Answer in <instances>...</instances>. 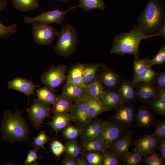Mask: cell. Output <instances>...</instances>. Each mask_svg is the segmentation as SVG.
Returning a JSON list of instances; mask_svg holds the SVG:
<instances>
[{"label": "cell", "mask_w": 165, "mask_h": 165, "mask_svg": "<svg viewBox=\"0 0 165 165\" xmlns=\"http://www.w3.org/2000/svg\"><path fill=\"white\" fill-rule=\"evenodd\" d=\"M105 89L97 75L87 85L85 94L89 97L101 103Z\"/></svg>", "instance_id": "obj_23"}, {"label": "cell", "mask_w": 165, "mask_h": 165, "mask_svg": "<svg viewBox=\"0 0 165 165\" xmlns=\"http://www.w3.org/2000/svg\"><path fill=\"white\" fill-rule=\"evenodd\" d=\"M17 31V26L16 23H14L7 27L3 24L0 21V38H8L11 35L15 34Z\"/></svg>", "instance_id": "obj_41"}, {"label": "cell", "mask_w": 165, "mask_h": 165, "mask_svg": "<svg viewBox=\"0 0 165 165\" xmlns=\"http://www.w3.org/2000/svg\"><path fill=\"white\" fill-rule=\"evenodd\" d=\"M101 103L107 111L115 110L123 103L117 89L105 90Z\"/></svg>", "instance_id": "obj_20"}, {"label": "cell", "mask_w": 165, "mask_h": 165, "mask_svg": "<svg viewBox=\"0 0 165 165\" xmlns=\"http://www.w3.org/2000/svg\"><path fill=\"white\" fill-rule=\"evenodd\" d=\"M159 145H158V148L159 150L161 159L163 161L165 160V139L160 140L159 142Z\"/></svg>", "instance_id": "obj_48"}, {"label": "cell", "mask_w": 165, "mask_h": 165, "mask_svg": "<svg viewBox=\"0 0 165 165\" xmlns=\"http://www.w3.org/2000/svg\"><path fill=\"white\" fill-rule=\"evenodd\" d=\"M90 98L85 94L75 102L70 113L74 121L80 127L87 123V113L89 104Z\"/></svg>", "instance_id": "obj_12"}, {"label": "cell", "mask_w": 165, "mask_h": 165, "mask_svg": "<svg viewBox=\"0 0 165 165\" xmlns=\"http://www.w3.org/2000/svg\"><path fill=\"white\" fill-rule=\"evenodd\" d=\"M39 0H12L11 3L17 10L27 12L38 8Z\"/></svg>", "instance_id": "obj_30"}, {"label": "cell", "mask_w": 165, "mask_h": 165, "mask_svg": "<svg viewBox=\"0 0 165 165\" xmlns=\"http://www.w3.org/2000/svg\"><path fill=\"white\" fill-rule=\"evenodd\" d=\"M83 64L77 63L69 69L67 75L66 83L86 88V85L82 81V72Z\"/></svg>", "instance_id": "obj_22"}, {"label": "cell", "mask_w": 165, "mask_h": 165, "mask_svg": "<svg viewBox=\"0 0 165 165\" xmlns=\"http://www.w3.org/2000/svg\"><path fill=\"white\" fill-rule=\"evenodd\" d=\"M81 145L82 150L86 151H97L103 153L108 149L104 143L98 138L83 141Z\"/></svg>", "instance_id": "obj_29"}, {"label": "cell", "mask_w": 165, "mask_h": 165, "mask_svg": "<svg viewBox=\"0 0 165 165\" xmlns=\"http://www.w3.org/2000/svg\"><path fill=\"white\" fill-rule=\"evenodd\" d=\"M58 0L60 2H66L69 0Z\"/></svg>", "instance_id": "obj_53"}, {"label": "cell", "mask_w": 165, "mask_h": 165, "mask_svg": "<svg viewBox=\"0 0 165 165\" xmlns=\"http://www.w3.org/2000/svg\"><path fill=\"white\" fill-rule=\"evenodd\" d=\"M89 98L87 116V123L93 120L101 113L107 111L101 103Z\"/></svg>", "instance_id": "obj_28"}, {"label": "cell", "mask_w": 165, "mask_h": 165, "mask_svg": "<svg viewBox=\"0 0 165 165\" xmlns=\"http://www.w3.org/2000/svg\"><path fill=\"white\" fill-rule=\"evenodd\" d=\"M80 128L69 124L62 130L64 138L67 140H73L75 139L80 135Z\"/></svg>", "instance_id": "obj_37"}, {"label": "cell", "mask_w": 165, "mask_h": 165, "mask_svg": "<svg viewBox=\"0 0 165 165\" xmlns=\"http://www.w3.org/2000/svg\"><path fill=\"white\" fill-rule=\"evenodd\" d=\"M40 85L35 84L31 81L21 78H16L9 82L8 88L9 90H14L27 95L28 98L35 93V89Z\"/></svg>", "instance_id": "obj_17"}, {"label": "cell", "mask_w": 165, "mask_h": 165, "mask_svg": "<svg viewBox=\"0 0 165 165\" xmlns=\"http://www.w3.org/2000/svg\"><path fill=\"white\" fill-rule=\"evenodd\" d=\"M156 124L155 130L151 135L159 140L165 139V120H161Z\"/></svg>", "instance_id": "obj_45"}, {"label": "cell", "mask_w": 165, "mask_h": 165, "mask_svg": "<svg viewBox=\"0 0 165 165\" xmlns=\"http://www.w3.org/2000/svg\"><path fill=\"white\" fill-rule=\"evenodd\" d=\"M67 66L61 63L57 67L51 66L40 76L41 81L45 86L54 92L55 89L66 81Z\"/></svg>", "instance_id": "obj_5"}, {"label": "cell", "mask_w": 165, "mask_h": 165, "mask_svg": "<svg viewBox=\"0 0 165 165\" xmlns=\"http://www.w3.org/2000/svg\"><path fill=\"white\" fill-rule=\"evenodd\" d=\"M165 63V45L161 47L155 56L152 59H149L147 65L152 67L156 64H163Z\"/></svg>", "instance_id": "obj_40"}, {"label": "cell", "mask_w": 165, "mask_h": 165, "mask_svg": "<svg viewBox=\"0 0 165 165\" xmlns=\"http://www.w3.org/2000/svg\"><path fill=\"white\" fill-rule=\"evenodd\" d=\"M143 161L147 165H164V161H163L159 155L153 152L146 157Z\"/></svg>", "instance_id": "obj_44"}, {"label": "cell", "mask_w": 165, "mask_h": 165, "mask_svg": "<svg viewBox=\"0 0 165 165\" xmlns=\"http://www.w3.org/2000/svg\"><path fill=\"white\" fill-rule=\"evenodd\" d=\"M78 33L72 25L64 26L58 32L57 42L54 50L59 55L68 57L76 50L79 42Z\"/></svg>", "instance_id": "obj_4"}, {"label": "cell", "mask_w": 165, "mask_h": 165, "mask_svg": "<svg viewBox=\"0 0 165 165\" xmlns=\"http://www.w3.org/2000/svg\"><path fill=\"white\" fill-rule=\"evenodd\" d=\"M53 105L52 111L54 115L70 113L74 105L72 101L61 94L57 96L55 102Z\"/></svg>", "instance_id": "obj_25"}, {"label": "cell", "mask_w": 165, "mask_h": 165, "mask_svg": "<svg viewBox=\"0 0 165 165\" xmlns=\"http://www.w3.org/2000/svg\"><path fill=\"white\" fill-rule=\"evenodd\" d=\"M127 128L110 122H103L98 138L101 140L109 150L114 143L126 131Z\"/></svg>", "instance_id": "obj_10"}, {"label": "cell", "mask_w": 165, "mask_h": 165, "mask_svg": "<svg viewBox=\"0 0 165 165\" xmlns=\"http://www.w3.org/2000/svg\"><path fill=\"white\" fill-rule=\"evenodd\" d=\"M115 110L111 121L117 125L127 128L134 121L136 112L131 103H123Z\"/></svg>", "instance_id": "obj_9"}, {"label": "cell", "mask_w": 165, "mask_h": 165, "mask_svg": "<svg viewBox=\"0 0 165 165\" xmlns=\"http://www.w3.org/2000/svg\"><path fill=\"white\" fill-rule=\"evenodd\" d=\"M148 103L152 111L165 117V90H159L157 95Z\"/></svg>", "instance_id": "obj_26"}, {"label": "cell", "mask_w": 165, "mask_h": 165, "mask_svg": "<svg viewBox=\"0 0 165 165\" xmlns=\"http://www.w3.org/2000/svg\"><path fill=\"white\" fill-rule=\"evenodd\" d=\"M36 95L38 98L44 103L53 105L55 102L57 97L49 88L45 86L39 88L36 90Z\"/></svg>", "instance_id": "obj_31"}, {"label": "cell", "mask_w": 165, "mask_h": 165, "mask_svg": "<svg viewBox=\"0 0 165 165\" xmlns=\"http://www.w3.org/2000/svg\"><path fill=\"white\" fill-rule=\"evenodd\" d=\"M63 165H77L75 159L68 156L66 155L61 161Z\"/></svg>", "instance_id": "obj_49"}, {"label": "cell", "mask_w": 165, "mask_h": 165, "mask_svg": "<svg viewBox=\"0 0 165 165\" xmlns=\"http://www.w3.org/2000/svg\"><path fill=\"white\" fill-rule=\"evenodd\" d=\"M148 57L141 59L138 55H134L133 60V74L132 82H134L139 75L143 72L148 66Z\"/></svg>", "instance_id": "obj_33"}, {"label": "cell", "mask_w": 165, "mask_h": 165, "mask_svg": "<svg viewBox=\"0 0 165 165\" xmlns=\"http://www.w3.org/2000/svg\"><path fill=\"white\" fill-rule=\"evenodd\" d=\"M97 75L105 90L117 89L122 79L120 75L104 65L99 69Z\"/></svg>", "instance_id": "obj_11"}, {"label": "cell", "mask_w": 165, "mask_h": 165, "mask_svg": "<svg viewBox=\"0 0 165 165\" xmlns=\"http://www.w3.org/2000/svg\"><path fill=\"white\" fill-rule=\"evenodd\" d=\"M52 107L38 98L34 99L31 106L27 110L30 123L36 129L41 127L45 119L51 114Z\"/></svg>", "instance_id": "obj_6"}, {"label": "cell", "mask_w": 165, "mask_h": 165, "mask_svg": "<svg viewBox=\"0 0 165 165\" xmlns=\"http://www.w3.org/2000/svg\"><path fill=\"white\" fill-rule=\"evenodd\" d=\"M135 121L138 128L149 129L156 124V121L150 108L145 105L138 107L136 112Z\"/></svg>", "instance_id": "obj_14"}, {"label": "cell", "mask_w": 165, "mask_h": 165, "mask_svg": "<svg viewBox=\"0 0 165 165\" xmlns=\"http://www.w3.org/2000/svg\"><path fill=\"white\" fill-rule=\"evenodd\" d=\"M64 146L66 155L68 157L75 160L81 153V145L75 140L68 141Z\"/></svg>", "instance_id": "obj_34"}, {"label": "cell", "mask_w": 165, "mask_h": 165, "mask_svg": "<svg viewBox=\"0 0 165 165\" xmlns=\"http://www.w3.org/2000/svg\"><path fill=\"white\" fill-rule=\"evenodd\" d=\"M79 4L78 7L80 8L86 12L89 11L92 9H98L104 11L106 5L103 0H79Z\"/></svg>", "instance_id": "obj_32"}, {"label": "cell", "mask_w": 165, "mask_h": 165, "mask_svg": "<svg viewBox=\"0 0 165 165\" xmlns=\"http://www.w3.org/2000/svg\"><path fill=\"white\" fill-rule=\"evenodd\" d=\"M86 88L66 83L62 88L61 94L72 102H75L85 93Z\"/></svg>", "instance_id": "obj_24"}, {"label": "cell", "mask_w": 165, "mask_h": 165, "mask_svg": "<svg viewBox=\"0 0 165 165\" xmlns=\"http://www.w3.org/2000/svg\"><path fill=\"white\" fill-rule=\"evenodd\" d=\"M143 157L138 152L128 151L123 157L122 161L125 165H138L143 161Z\"/></svg>", "instance_id": "obj_36"}, {"label": "cell", "mask_w": 165, "mask_h": 165, "mask_svg": "<svg viewBox=\"0 0 165 165\" xmlns=\"http://www.w3.org/2000/svg\"><path fill=\"white\" fill-rule=\"evenodd\" d=\"M159 140L151 135L148 134L134 140L133 151L145 157L155 152L158 148Z\"/></svg>", "instance_id": "obj_13"}, {"label": "cell", "mask_w": 165, "mask_h": 165, "mask_svg": "<svg viewBox=\"0 0 165 165\" xmlns=\"http://www.w3.org/2000/svg\"><path fill=\"white\" fill-rule=\"evenodd\" d=\"M38 149L37 148H35L29 151L26 159L23 163L24 165L38 164L36 160L41 157L38 156L37 155Z\"/></svg>", "instance_id": "obj_47"}, {"label": "cell", "mask_w": 165, "mask_h": 165, "mask_svg": "<svg viewBox=\"0 0 165 165\" xmlns=\"http://www.w3.org/2000/svg\"><path fill=\"white\" fill-rule=\"evenodd\" d=\"M52 119V121L46 124L51 126L56 134L70 124L72 121H74L73 117L70 113L54 115Z\"/></svg>", "instance_id": "obj_21"}, {"label": "cell", "mask_w": 165, "mask_h": 165, "mask_svg": "<svg viewBox=\"0 0 165 165\" xmlns=\"http://www.w3.org/2000/svg\"><path fill=\"white\" fill-rule=\"evenodd\" d=\"M137 99L143 103L149 102L158 93V90L151 82H140L136 84Z\"/></svg>", "instance_id": "obj_16"}, {"label": "cell", "mask_w": 165, "mask_h": 165, "mask_svg": "<svg viewBox=\"0 0 165 165\" xmlns=\"http://www.w3.org/2000/svg\"><path fill=\"white\" fill-rule=\"evenodd\" d=\"M137 28L146 35L158 33L165 23L164 0H149L137 18Z\"/></svg>", "instance_id": "obj_1"}, {"label": "cell", "mask_w": 165, "mask_h": 165, "mask_svg": "<svg viewBox=\"0 0 165 165\" xmlns=\"http://www.w3.org/2000/svg\"><path fill=\"white\" fill-rule=\"evenodd\" d=\"M49 141H50L49 136L43 130H42L37 137L33 138V141L31 144L35 148H42L45 149L44 145Z\"/></svg>", "instance_id": "obj_39"}, {"label": "cell", "mask_w": 165, "mask_h": 165, "mask_svg": "<svg viewBox=\"0 0 165 165\" xmlns=\"http://www.w3.org/2000/svg\"><path fill=\"white\" fill-rule=\"evenodd\" d=\"M135 87L132 81L121 79L117 90L123 103H131L137 99Z\"/></svg>", "instance_id": "obj_19"}, {"label": "cell", "mask_w": 165, "mask_h": 165, "mask_svg": "<svg viewBox=\"0 0 165 165\" xmlns=\"http://www.w3.org/2000/svg\"><path fill=\"white\" fill-rule=\"evenodd\" d=\"M132 141L133 132L126 131L114 143L109 150L119 160L122 161L123 157L129 151Z\"/></svg>", "instance_id": "obj_15"}, {"label": "cell", "mask_w": 165, "mask_h": 165, "mask_svg": "<svg viewBox=\"0 0 165 165\" xmlns=\"http://www.w3.org/2000/svg\"><path fill=\"white\" fill-rule=\"evenodd\" d=\"M103 122L98 119L92 120L81 127L79 135L83 141L98 138L101 131Z\"/></svg>", "instance_id": "obj_18"}, {"label": "cell", "mask_w": 165, "mask_h": 165, "mask_svg": "<svg viewBox=\"0 0 165 165\" xmlns=\"http://www.w3.org/2000/svg\"><path fill=\"white\" fill-rule=\"evenodd\" d=\"M104 64L102 63L84 64L82 72V81L86 85L92 81L99 70Z\"/></svg>", "instance_id": "obj_27"}, {"label": "cell", "mask_w": 165, "mask_h": 165, "mask_svg": "<svg viewBox=\"0 0 165 165\" xmlns=\"http://www.w3.org/2000/svg\"><path fill=\"white\" fill-rule=\"evenodd\" d=\"M151 83L158 90H165V71L156 72Z\"/></svg>", "instance_id": "obj_42"}, {"label": "cell", "mask_w": 165, "mask_h": 165, "mask_svg": "<svg viewBox=\"0 0 165 165\" xmlns=\"http://www.w3.org/2000/svg\"><path fill=\"white\" fill-rule=\"evenodd\" d=\"M77 7V6L72 7L64 11H61L57 8L53 10L43 12L35 17L24 16L23 19L24 22L28 24L37 23L47 24H62L67 13Z\"/></svg>", "instance_id": "obj_8"}, {"label": "cell", "mask_w": 165, "mask_h": 165, "mask_svg": "<svg viewBox=\"0 0 165 165\" xmlns=\"http://www.w3.org/2000/svg\"><path fill=\"white\" fill-rule=\"evenodd\" d=\"M156 36L165 38V23H164L159 31L156 33Z\"/></svg>", "instance_id": "obj_51"}, {"label": "cell", "mask_w": 165, "mask_h": 165, "mask_svg": "<svg viewBox=\"0 0 165 165\" xmlns=\"http://www.w3.org/2000/svg\"><path fill=\"white\" fill-rule=\"evenodd\" d=\"M156 72L148 66L138 76L134 82L136 84L139 82H151Z\"/></svg>", "instance_id": "obj_38"}, {"label": "cell", "mask_w": 165, "mask_h": 165, "mask_svg": "<svg viewBox=\"0 0 165 165\" xmlns=\"http://www.w3.org/2000/svg\"><path fill=\"white\" fill-rule=\"evenodd\" d=\"M31 31L34 41L38 45L51 44L58 33L53 26L38 23H33Z\"/></svg>", "instance_id": "obj_7"}, {"label": "cell", "mask_w": 165, "mask_h": 165, "mask_svg": "<svg viewBox=\"0 0 165 165\" xmlns=\"http://www.w3.org/2000/svg\"><path fill=\"white\" fill-rule=\"evenodd\" d=\"M23 111L16 109L14 113L5 110L1 123L3 139L13 145L17 141H28L30 134L25 120L21 116Z\"/></svg>", "instance_id": "obj_2"}, {"label": "cell", "mask_w": 165, "mask_h": 165, "mask_svg": "<svg viewBox=\"0 0 165 165\" xmlns=\"http://www.w3.org/2000/svg\"><path fill=\"white\" fill-rule=\"evenodd\" d=\"M50 146L52 152L57 157H59L65 151L64 145L58 140L53 141Z\"/></svg>", "instance_id": "obj_46"}, {"label": "cell", "mask_w": 165, "mask_h": 165, "mask_svg": "<svg viewBox=\"0 0 165 165\" xmlns=\"http://www.w3.org/2000/svg\"><path fill=\"white\" fill-rule=\"evenodd\" d=\"M7 3V0H0V11L5 8Z\"/></svg>", "instance_id": "obj_52"}, {"label": "cell", "mask_w": 165, "mask_h": 165, "mask_svg": "<svg viewBox=\"0 0 165 165\" xmlns=\"http://www.w3.org/2000/svg\"><path fill=\"white\" fill-rule=\"evenodd\" d=\"M84 159L89 165H102L103 160V153L97 151H87L83 154Z\"/></svg>", "instance_id": "obj_35"}, {"label": "cell", "mask_w": 165, "mask_h": 165, "mask_svg": "<svg viewBox=\"0 0 165 165\" xmlns=\"http://www.w3.org/2000/svg\"><path fill=\"white\" fill-rule=\"evenodd\" d=\"M156 36V34L149 35H144L135 25L129 32L115 36L113 39L110 53L123 55L124 54L138 55L139 44L143 39Z\"/></svg>", "instance_id": "obj_3"}, {"label": "cell", "mask_w": 165, "mask_h": 165, "mask_svg": "<svg viewBox=\"0 0 165 165\" xmlns=\"http://www.w3.org/2000/svg\"><path fill=\"white\" fill-rule=\"evenodd\" d=\"M102 165H121L117 157L110 150L107 149L103 153Z\"/></svg>", "instance_id": "obj_43"}, {"label": "cell", "mask_w": 165, "mask_h": 165, "mask_svg": "<svg viewBox=\"0 0 165 165\" xmlns=\"http://www.w3.org/2000/svg\"><path fill=\"white\" fill-rule=\"evenodd\" d=\"M75 160L77 165H89L83 155L80 157L78 156Z\"/></svg>", "instance_id": "obj_50"}]
</instances>
